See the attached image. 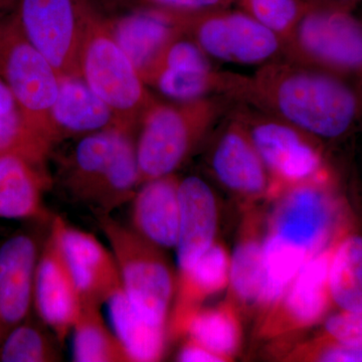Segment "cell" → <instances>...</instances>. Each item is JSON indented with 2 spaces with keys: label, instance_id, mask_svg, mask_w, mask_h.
Masks as SVG:
<instances>
[{
  "label": "cell",
  "instance_id": "obj_1",
  "mask_svg": "<svg viewBox=\"0 0 362 362\" xmlns=\"http://www.w3.org/2000/svg\"><path fill=\"white\" fill-rule=\"evenodd\" d=\"M235 100L317 140L337 141L362 126V85L284 57L245 76Z\"/></svg>",
  "mask_w": 362,
  "mask_h": 362
},
{
  "label": "cell",
  "instance_id": "obj_2",
  "mask_svg": "<svg viewBox=\"0 0 362 362\" xmlns=\"http://www.w3.org/2000/svg\"><path fill=\"white\" fill-rule=\"evenodd\" d=\"M235 103L228 97L185 102L156 99L143 115L136 135L141 185L175 173Z\"/></svg>",
  "mask_w": 362,
  "mask_h": 362
},
{
  "label": "cell",
  "instance_id": "obj_3",
  "mask_svg": "<svg viewBox=\"0 0 362 362\" xmlns=\"http://www.w3.org/2000/svg\"><path fill=\"white\" fill-rule=\"evenodd\" d=\"M120 271L123 291L131 309L142 321L166 331L176 292L175 277L160 247L136 233L130 226L97 216Z\"/></svg>",
  "mask_w": 362,
  "mask_h": 362
},
{
  "label": "cell",
  "instance_id": "obj_4",
  "mask_svg": "<svg viewBox=\"0 0 362 362\" xmlns=\"http://www.w3.org/2000/svg\"><path fill=\"white\" fill-rule=\"evenodd\" d=\"M286 40L284 58L362 85V21L349 7L308 0Z\"/></svg>",
  "mask_w": 362,
  "mask_h": 362
},
{
  "label": "cell",
  "instance_id": "obj_5",
  "mask_svg": "<svg viewBox=\"0 0 362 362\" xmlns=\"http://www.w3.org/2000/svg\"><path fill=\"white\" fill-rule=\"evenodd\" d=\"M59 74L26 37L16 8L0 9V78L26 123L54 147L51 112Z\"/></svg>",
  "mask_w": 362,
  "mask_h": 362
},
{
  "label": "cell",
  "instance_id": "obj_6",
  "mask_svg": "<svg viewBox=\"0 0 362 362\" xmlns=\"http://www.w3.org/2000/svg\"><path fill=\"white\" fill-rule=\"evenodd\" d=\"M80 77L113 112L121 129L137 133L157 99L99 16L90 25L80 58Z\"/></svg>",
  "mask_w": 362,
  "mask_h": 362
},
{
  "label": "cell",
  "instance_id": "obj_7",
  "mask_svg": "<svg viewBox=\"0 0 362 362\" xmlns=\"http://www.w3.org/2000/svg\"><path fill=\"white\" fill-rule=\"evenodd\" d=\"M279 195L269 235L312 258L333 246L345 233L341 202L327 175L286 187Z\"/></svg>",
  "mask_w": 362,
  "mask_h": 362
},
{
  "label": "cell",
  "instance_id": "obj_8",
  "mask_svg": "<svg viewBox=\"0 0 362 362\" xmlns=\"http://www.w3.org/2000/svg\"><path fill=\"white\" fill-rule=\"evenodd\" d=\"M233 113L242 121L271 180L281 190L327 175L318 140L282 119L235 103Z\"/></svg>",
  "mask_w": 362,
  "mask_h": 362
},
{
  "label": "cell",
  "instance_id": "obj_9",
  "mask_svg": "<svg viewBox=\"0 0 362 362\" xmlns=\"http://www.w3.org/2000/svg\"><path fill=\"white\" fill-rule=\"evenodd\" d=\"M181 13L187 35L213 61L259 66L284 57V40L242 9Z\"/></svg>",
  "mask_w": 362,
  "mask_h": 362
},
{
  "label": "cell",
  "instance_id": "obj_10",
  "mask_svg": "<svg viewBox=\"0 0 362 362\" xmlns=\"http://www.w3.org/2000/svg\"><path fill=\"white\" fill-rule=\"evenodd\" d=\"M16 13L28 39L59 76L80 77L83 45L101 16L89 0H20Z\"/></svg>",
  "mask_w": 362,
  "mask_h": 362
},
{
  "label": "cell",
  "instance_id": "obj_11",
  "mask_svg": "<svg viewBox=\"0 0 362 362\" xmlns=\"http://www.w3.org/2000/svg\"><path fill=\"white\" fill-rule=\"evenodd\" d=\"M62 216L49 223L35 276L33 310L64 344L82 310L77 283L62 242Z\"/></svg>",
  "mask_w": 362,
  "mask_h": 362
},
{
  "label": "cell",
  "instance_id": "obj_12",
  "mask_svg": "<svg viewBox=\"0 0 362 362\" xmlns=\"http://www.w3.org/2000/svg\"><path fill=\"white\" fill-rule=\"evenodd\" d=\"M47 223H33L0 245V345L9 331L35 311V269L47 233L40 230Z\"/></svg>",
  "mask_w": 362,
  "mask_h": 362
},
{
  "label": "cell",
  "instance_id": "obj_13",
  "mask_svg": "<svg viewBox=\"0 0 362 362\" xmlns=\"http://www.w3.org/2000/svg\"><path fill=\"white\" fill-rule=\"evenodd\" d=\"M233 108L214 129V142L207 156L209 168L214 177L233 194L262 197L271 189L270 176L246 127Z\"/></svg>",
  "mask_w": 362,
  "mask_h": 362
},
{
  "label": "cell",
  "instance_id": "obj_14",
  "mask_svg": "<svg viewBox=\"0 0 362 362\" xmlns=\"http://www.w3.org/2000/svg\"><path fill=\"white\" fill-rule=\"evenodd\" d=\"M127 133L134 132L114 127L75 139L59 168V183L74 201L92 207L111 187L119 147Z\"/></svg>",
  "mask_w": 362,
  "mask_h": 362
},
{
  "label": "cell",
  "instance_id": "obj_15",
  "mask_svg": "<svg viewBox=\"0 0 362 362\" xmlns=\"http://www.w3.org/2000/svg\"><path fill=\"white\" fill-rule=\"evenodd\" d=\"M105 20L144 82L166 47L185 35L182 13L156 7L140 6Z\"/></svg>",
  "mask_w": 362,
  "mask_h": 362
},
{
  "label": "cell",
  "instance_id": "obj_16",
  "mask_svg": "<svg viewBox=\"0 0 362 362\" xmlns=\"http://www.w3.org/2000/svg\"><path fill=\"white\" fill-rule=\"evenodd\" d=\"M61 235L82 305L102 307L123 293L122 280L111 250L92 233L61 220Z\"/></svg>",
  "mask_w": 362,
  "mask_h": 362
},
{
  "label": "cell",
  "instance_id": "obj_17",
  "mask_svg": "<svg viewBox=\"0 0 362 362\" xmlns=\"http://www.w3.org/2000/svg\"><path fill=\"white\" fill-rule=\"evenodd\" d=\"M333 246L309 259L271 311L270 331L310 327L325 318L331 302L328 269Z\"/></svg>",
  "mask_w": 362,
  "mask_h": 362
},
{
  "label": "cell",
  "instance_id": "obj_18",
  "mask_svg": "<svg viewBox=\"0 0 362 362\" xmlns=\"http://www.w3.org/2000/svg\"><path fill=\"white\" fill-rule=\"evenodd\" d=\"M178 274L189 270L202 255L216 243L218 204L206 181L190 175L180 180Z\"/></svg>",
  "mask_w": 362,
  "mask_h": 362
},
{
  "label": "cell",
  "instance_id": "obj_19",
  "mask_svg": "<svg viewBox=\"0 0 362 362\" xmlns=\"http://www.w3.org/2000/svg\"><path fill=\"white\" fill-rule=\"evenodd\" d=\"M52 180L45 165L16 154H0V218L49 223L45 204Z\"/></svg>",
  "mask_w": 362,
  "mask_h": 362
},
{
  "label": "cell",
  "instance_id": "obj_20",
  "mask_svg": "<svg viewBox=\"0 0 362 362\" xmlns=\"http://www.w3.org/2000/svg\"><path fill=\"white\" fill-rule=\"evenodd\" d=\"M180 178L175 173L143 182L131 201L130 226L161 249L176 247Z\"/></svg>",
  "mask_w": 362,
  "mask_h": 362
},
{
  "label": "cell",
  "instance_id": "obj_21",
  "mask_svg": "<svg viewBox=\"0 0 362 362\" xmlns=\"http://www.w3.org/2000/svg\"><path fill=\"white\" fill-rule=\"evenodd\" d=\"M59 143L119 127L113 112L80 77L59 76V90L51 112ZM120 128V127H119ZM124 130V129H123Z\"/></svg>",
  "mask_w": 362,
  "mask_h": 362
},
{
  "label": "cell",
  "instance_id": "obj_22",
  "mask_svg": "<svg viewBox=\"0 0 362 362\" xmlns=\"http://www.w3.org/2000/svg\"><path fill=\"white\" fill-rule=\"evenodd\" d=\"M230 266V258L225 247L216 242L189 270L178 274L175 307L169 316L168 337L180 334L181 326L201 308L204 300L228 287Z\"/></svg>",
  "mask_w": 362,
  "mask_h": 362
},
{
  "label": "cell",
  "instance_id": "obj_23",
  "mask_svg": "<svg viewBox=\"0 0 362 362\" xmlns=\"http://www.w3.org/2000/svg\"><path fill=\"white\" fill-rule=\"evenodd\" d=\"M244 78V75L221 71L216 66L180 69L157 71L147 85L169 101H194L211 97H228L235 101Z\"/></svg>",
  "mask_w": 362,
  "mask_h": 362
},
{
  "label": "cell",
  "instance_id": "obj_24",
  "mask_svg": "<svg viewBox=\"0 0 362 362\" xmlns=\"http://www.w3.org/2000/svg\"><path fill=\"white\" fill-rule=\"evenodd\" d=\"M331 302L339 311L362 313V235L344 233L333 245L328 269Z\"/></svg>",
  "mask_w": 362,
  "mask_h": 362
},
{
  "label": "cell",
  "instance_id": "obj_25",
  "mask_svg": "<svg viewBox=\"0 0 362 362\" xmlns=\"http://www.w3.org/2000/svg\"><path fill=\"white\" fill-rule=\"evenodd\" d=\"M102 307L82 305L73 331V357L78 362L135 361L127 345L112 332L101 313Z\"/></svg>",
  "mask_w": 362,
  "mask_h": 362
},
{
  "label": "cell",
  "instance_id": "obj_26",
  "mask_svg": "<svg viewBox=\"0 0 362 362\" xmlns=\"http://www.w3.org/2000/svg\"><path fill=\"white\" fill-rule=\"evenodd\" d=\"M180 335H187V339L220 356L223 362L237 354L242 337L239 320L230 304L197 309L181 326Z\"/></svg>",
  "mask_w": 362,
  "mask_h": 362
},
{
  "label": "cell",
  "instance_id": "obj_27",
  "mask_svg": "<svg viewBox=\"0 0 362 362\" xmlns=\"http://www.w3.org/2000/svg\"><path fill=\"white\" fill-rule=\"evenodd\" d=\"M62 345L33 311L4 338L0 345V362L61 361Z\"/></svg>",
  "mask_w": 362,
  "mask_h": 362
},
{
  "label": "cell",
  "instance_id": "obj_28",
  "mask_svg": "<svg viewBox=\"0 0 362 362\" xmlns=\"http://www.w3.org/2000/svg\"><path fill=\"white\" fill-rule=\"evenodd\" d=\"M265 285L263 242L257 238H244L230 257L228 286L233 296L240 303L259 306Z\"/></svg>",
  "mask_w": 362,
  "mask_h": 362
},
{
  "label": "cell",
  "instance_id": "obj_29",
  "mask_svg": "<svg viewBox=\"0 0 362 362\" xmlns=\"http://www.w3.org/2000/svg\"><path fill=\"white\" fill-rule=\"evenodd\" d=\"M113 310L119 337L127 345L135 361H156L163 356L168 334L142 321L121 293L109 303Z\"/></svg>",
  "mask_w": 362,
  "mask_h": 362
},
{
  "label": "cell",
  "instance_id": "obj_30",
  "mask_svg": "<svg viewBox=\"0 0 362 362\" xmlns=\"http://www.w3.org/2000/svg\"><path fill=\"white\" fill-rule=\"evenodd\" d=\"M54 149L26 123L18 109L0 114V154H16L45 165Z\"/></svg>",
  "mask_w": 362,
  "mask_h": 362
},
{
  "label": "cell",
  "instance_id": "obj_31",
  "mask_svg": "<svg viewBox=\"0 0 362 362\" xmlns=\"http://www.w3.org/2000/svg\"><path fill=\"white\" fill-rule=\"evenodd\" d=\"M242 11L277 33L284 42L309 6L308 0H239Z\"/></svg>",
  "mask_w": 362,
  "mask_h": 362
},
{
  "label": "cell",
  "instance_id": "obj_32",
  "mask_svg": "<svg viewBox=\"0 0 362 362\" xmlns=\"http://www.w3.org/2000/svg\"><path fill=\"white\" fill-rule=\"evenodd\" d=\"M213 59L202 51L201 47L185 35L173 40L162 52L153 70L149 74L145 83L149 82L157 71L162 70H180V69L214 68ZM148 86V85H147Z\"/></svg>",
  "mask_w": 362,
  "mask_h": 362
},
{
  "label": "cell",
  "instance_id": "obj_33",
  "mask_svg": "<svg viewBox=\"0 0 362 362\" xmlns=\"http://www.w3.org/2000/svg\"><path fill=\"white\" fill-rule=\"evenodd\" d=\"M323 339L362 346V313L338 310L327 317L324 322Z\"/></svg>",
  "mask_w": 362,
  "mask_h": 362
},
{
  "label": "cell",
  "instance_id": "obj_34",
  "mask_svg": "<svg viewBox=\"0 0 362 362\" xmlns=\"http://www.w3.org/2000/svg\"><path fill=\"white\" fill-rule=\"evenodd\" d=\"M235 0H139L140 6L156 7L177 13H195L230 8Z\"/></svg>",
  "mask_w": 362,
  "mask_h": 362
},
{
  "label": "cell",
  "instance_id": "obj_35",
  "mask_svg": "<svg viewBox=\"0 0 362 362\" xmlns=\"http://www.w3.org/2000/svg\"><path fill=\"white\" fill-rule=\"evenodd\" d=\"M309 357L322 362H362V346L340 344L322 338Z\"/></svg>",
  "mask_w": 362,
  "mask_h": 362
},
{
  "label": "cell",
  "instance_id": "obj_36",
  "mask_svg": "<svg viewBox=\"0 0 362 362\" xmlns=\"http://www.w3.org/2000/svg\"><path fill=\"white\" fill-rule=\"evenodd\" d=\"M100 16L105 18H113L137 8L139 0H89Z\"/></svg>",
  "mask_w": 362,
  "mask_h": 362
},
{
  "label": "cell",
  "instance_id": "obj_37",
  "mask_svg": "<svg viewBox=\"0 0 362 362\" xmlns=\"http://www.w3.org/2000/svg\"><path fill=\"white\" fill-rule=\"evenodd\" d=\"M176 358L182 362H223L220 356L189 339L181 346Z\"/></svg>",
  "mask_w": 362,
  "mask_h": 362
},
{
  "label": "cell",
  "instance_id": "obj_38",
  "mask_svg": "<svg viewBox=\"0 0 362 362\" xmlns=\"http://www.w3.org/2000/svg\"><path fill=\"white\" fill-rule=\"evenodd\" d=\"M16 101L11 90L4 84V81L0 78V114L9 113L16 110Z\"/></svg>",
  "mask_w": 362,
  "mask_h": 362
},
{
  "label": "cell",
  "instance_id": "obj_39",
  "mask_svg": "<svg viewBox=\"0 0 362 362\" xmlns=\"http://www.w3.org/2000/svg\"><path fill=\"white\" fill-rule=\"evenodd\" d=\"M20 0H0V9L16 8Z\"/></svg>",
  "mask_w": 362,
  "mask_h": 362
}]
</instances>
